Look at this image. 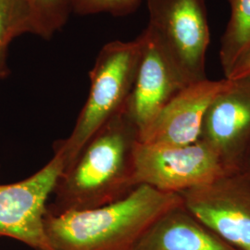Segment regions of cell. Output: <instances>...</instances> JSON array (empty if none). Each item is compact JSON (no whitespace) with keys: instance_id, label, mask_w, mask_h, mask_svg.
I'll return each mask as SVG.
<instances>
[{"instance_id":"obj_7","label":"cell","mask_w":250,"mask_h":250,"mask_svg":"<svg viewBox=\"0 0 250 250\" xmlns=\"http://www.w3.org/2000/svg\"><path fill=\"white\" fill-rule=\"evenodd\" d=\"M185 208L224 240L250 250V178L240 170L179 194Z\"/></svg>"},{"instance_id":"obj_1","label":"cell","mask_w":250,"mask_h":250,"mask_svg":"<svg viewBox=\"0 0 250 250\" xmlns=\"http://www.w3.org/2000/svg\"><path fill=\"white\" fill-rule=\"evenodd\" d=\"M139 132L122 112L107 122L64 169L48 202L53 216L108 205L134 188V150Z\"/></svg>"},{"instance_id":"obj_2","label":"cell","mask_w":250,"mask_h":250,"mask_svg":"<svg viewBox=\"0 0 250 250\" xmlns=\"http://www.w3.org/2000/svg\"><path fill=\"white\" fill-rule=\"evenodd\" d=\"M183 204L179 194L140 185L108 205L46 213L45 232L53 250H133L159 218Z\"/></svg>"},{"instance_id":"obj_8","label":"cell","mask_w":250,"mask_h":250,"mask_svg":"<svg viewBox=\"0 0 250 250\" xmlns=\"http://www.w3.org/2000/svg\"><path fill=\"white\" fill-rule=\"evenodd\" d=\"M142 53L125 113L139 135L151 125L161 110L188 84L146 27L140 35Z\"/></svg>"},{"instance_id":"obj_14","label":"cell","mask_w":250,"mask_h":250,"mask_svg":"<svg viewBox=\"0 0 250 250\" xmlns=\"http://www.w3.org/2000/svg\"><path fill=\"white\" fill-rule=\"evenodd\" d=\"M24 34L34 35L33 13L25 0H0V47Z\"/></svg>"},{"instance_id":"obj_9","label":"cell","mask_w":250,"mask_h":250,"mask_svg":"<svg viewBox=\"0 0 250 250\" xmlns=\"http://www.w3.org/2000/svg\"><path fill=\"white\" fill-rule=\"evenodd\" d=\"M229 170H238L250 144V75L232 80L207 110L200 139Z\"/></svg>"},{"instance_id":"obj_16","label":"cell","mask_w":250,"mask_h":250,"mask_svg":"<svg viewBox=\"0 0 250 250\" xmlns=\"http://www.w3.org/2000/svg\"><path fill=\"white\" fill-rule=\"evenodd\" d=\"M248 75H250V53L245 56L241 61L236 63L226 79L236 80Z\"/></svg>"},{"instance_id":"obj_12","label":"cell","mask_w":250,"mask_h":250,"mask_svg":"<svg viewBox=\"0 0 250 250\" xmlns=\"http://www.w3.org/2000/svg\"><path fill=\"white\" fill-rule=\"evenodd\" d=\"M231 14L220 47L225 78L236 63L250 53V0H228Z\"/></svg>"},{"instance_id":"obj_6","label":"cell","mask_w":250,"mask_h":250,"mask_svg":"<svg viewBox=\"0 0 250 250\" xmlns=\"http://www.w3.org/2000/svg\"><path fill=\"white\" fill-rule=\"evenodd\" d=\"M64 170L60 154L35 174L14 184L0 185V237L21 242L34 250H53L46 236L48 200Z\"/></svg>"},{"instance_id":"obj_5","label":"cell","mask_w":250,"mask_h":250,"mask_svg":"<svg viewBox=\"0 0 250 250\" xmlns=\"http://www.w3.org/2000/svg\"><path fill=\"white\" fill-rule=\"evenodd\" d=\"M205 142L185 146L138 143L134 150V184L180 194L231 172ZM234 171V170H233Z\"/></svg>"},{"instance_id":"obj_4","label":"cell","mask_w":250,"mask_h":250,"mask_svg":"<svg viewBox=\"0 0 250 250\" xmlns=\"http://www.w3.org/2000/svg\"><path fill=\"white\" fill-rule=\"evenodd\" d=\"M147 28L188 84L206 80L210 41L205 0H146Z\"/></svg>"},{"instance_id":"obj_11","label":"cell","mask_w":250,"mask_h":250,"mask_svg":"<svg viewBox=\"0 0 250 250\" xmlns=\"http://www.w3.org/2000/svg\"><path fill=\"white\" fill-rule=\"evenodd\" d=\"M133 250H240L198 221L183 205L162 215Z\"/></svg>"},{"instance_id":"obj_13","label":"cell","mask_w":250,"mask_h":250,"mask_svg":"<svg viewBox=\"0 0 250 250\" xmlns=\"http://www.w3.org/2000/svg\"><path fill=\"white\" fill-rule=\"evenodd\" d=\"M33 13L34 35L51 39L67 23L72 10L69 0H25Z\"/></svg>"},{"instance_id":"obj_18","label":"cell","mask_w":250,"mask_h":250,"mask_svg":"<svg viewBox=\"0 0 250 250\" xmlns=\"http://www.w3.org/2000/svg\"><path fill=\"white\" fill-rule=\"evenodd\" d=\"M238 170H240L250 178V144L247 151H246L244 158H243L240 168Z\"/></svg>"},{"instance_id":"obj_17","label":"cell","mask_w":250,"mask_h":250,"mask_svg":"<svg viewBox=\"0 0 250 250\" xmlns=\"http://www.w3.org/2000/svg\"><path fill=\"white\" fill-rule=\"evenodd\" d=\"M10 73L8 64V47H0V80L8 77Z\"/></svg>"},{"instance_id":"obj_3","label":"cell","mask_w":250,"mask_h":250,"mask_svg":"<svg viewBox=\"0 0 250 250\" xmlns=\"http://www.w3.org/2000/svg\"><path fill=\"white\" fill-rule=\"evenodd\" d=\"M142 53V39L111 41L103 45L89 72L87 99L71 134L55 143L64 169L76 159L92 136L122 112L132 92Z\"/></svg>"},{"instance_id":"obj_10","label":"cell","mask_w":250,"mask_h":250,"mask_svg":"<svg viewBox=\"0 0 250 250\" xmlns=\"http://www.w3.org/2000/svg\"><path fill=\"white\" fill-rule=\"evenodd\" d=\"M232 80L206 79L181 90L139 135V142L162 146H185L200 139L208 108Z\"/></svg>"},{"instance_id":"obj_15","label":"cell","mask_w":250,"mask_h":250,"mask_svg":"<svg viewBox=\"0 0 250 250\" xmlns=\"http://www.w3.org/2000/svg\"><path fill=\"white\" fill-rule=\"evenodd\" d=\"M72 13L80 16L108 14L115 17L132 14L141 0H69Z\"/></svg>"}]
</instances>
